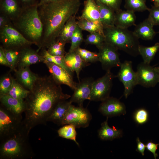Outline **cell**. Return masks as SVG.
Listing matches in <instances>:
<instances>
[{
    "label": "cell",
    "instance_id": "cell-1",
    "mask_svg": "<svg viewBox=\"0 0 159 159\" xmlns=\"http://www.w3.org/2000/svg\"><path fill=\"white\" fill-rule=\"evenodd\" d=\"M71 97L63 92L61 85L57 83L51 75L39 76L24 100L23 122L26 130L29 132L35 126L45 124L57 104Z\"/></svg>",
    "mask_w": 159,
    "mask_h": 159
},
{
    "label": "cell",
    "instance_id": "cell-2",
    "mask_svg": "<svg viewBox=\"0 0 159 159\" xmlns=\"http://www.w3.org/2000/svg\"><path fill=\"white\" fill-rule=\"evenodd\" d=\"M80 4V0H60L38 6L43 26L41 49L47 48L57 39L67 21L77 14Z\"/></svg>",
    "mask_w": 159,
    "mask_h": 159
},
{
    "label": "cell",
    "instance_id": "cell-3",
    "mask_svg": "<svg viewBox=\"0 0 159 159\" xmlns=\"http://www.w3.org/2000/svg\"><path fill=\"white\" fill-rule=\"evenodd\" d=\"M38 2L22 8L19 15L12 21L15 29L37 47L38 52L41 49L43 32L42 24L38 14Z\"/></svg>",
    "mask_w": 159,
    "mask_h": 159
},
{
    "label": "cell",
    "instance_id": "cell-4",
    "mask_svg": "<svg viewBox=\"0 0 159 159\" xmlns=\"http://www.w3.org/2000/svg\"><path fill=\"white\" fill-rule=\"evenodd\" d=\"M29 132L24 125L15 132L1 138L0 158L23 159L34 155L28 140Z\"/></svg>",
    "mask_w": 159,
    "mask_h": 159
},
{
    "label": "cell",
    "instance_id": "cell-5",
    "mask_svg": "<svg viewBox=\"0 0 159 159\" xmlns=\"http://www.w3.org/2000/svg\"><path fill=\"white\" fill-rule=\"evenodd\" d=\"M103 32L106 43L131 56L139 55V39L133 32L115 26L103 28Z\"/></svg>",
    "mask_w": 159,
    "mask_h": 159
},
{
    "label": "cell",
    "instance_id": "cell-6",
    "mask_svg": "<svg viewBox=\"0 0 159 159\" xmlns=\"http://www.w3.org/2000/svg\"><path fill=\"white\" fill-rule=\"evenodd\" d=\"M0 41L1 46L6 49H21L33 44L15 29L12 24L0 29Z\"/></svg>",
    "mask_w": 159,
    "mask_h": 159
},
{
    "label": "cell",
    "instance_id": "cell-7",
    "mask_svg": "<svg viewBox=\"0 0 159 159\" xmlns=\"http://www.w3.org/2000/svg\"><path fill=\"white\" fill-rule=\"evenodd\" d=\"M24 125L21 115L15 114L2 106H0V139L15 132Z\"/></svg>",
    "mask_w": 159,
    "mask_h": 159
},
{
    "label": "cell",
    "instance_id": "cell-8",
    "mask_svg": "<svg viewBox=\"0 0 159 159\" xmlns=\"http://www.w3.org/2000/svg\"><path fill=\"white\" fill-rule=\"evenodd\" d=\"M115 77L110 70H109L106 71L104 76L94 80L90 100L102 102L110 97Z\"/></svg>",
    "mask_w": 159,
    "mask_h": 159
},
{
    "label": "cell",
    "instance_id": "cell-9",
    "mask_svg": "<svg viewBox=\"0 0 159 159\" xmlns=\"http://www.w3.org/2000/svg\"><path fill=\"white\" fill-rule=\"evenodd\" d=\"M92 118L90 113L87 109L83 106L75 107L72 104L61 125L72 124L76 128L86 127L89 125Z\"/></svg>",
    "mask_w": 159,
    "mask_h": 159
},
{
    "label": "cell",
    "instance_id": "cell-10",
    "mask_svg": "<svg viewBox=\"0 0 159 159\" xmlns=\"http://www.w3.org/2000/svg\"><path fill=\"white\" fill-rule=\"evenodd\" d=\"M117 77L123 84L124 95L126 98L132 93L134 87L137 85L136 73L133 69L131 61H125L121 63Z\"/></svg>",
    "mask_w": 159,
    "mask_h": 159
},
{
    "label": "cell",
    "instance_id": "cell-11",
    "mask_svg": "<svg viewBox=\"0 0 159 159\" xmlns=\"http://www.w3.org/2000/svg\"><path fill=\"white\" fill-rule=\"evenodd\" d=\"M98 49L99 61L104 70L107 71L114 67H120L122 63L118 50L105 42Z\"/></svg>",
    "mask_w": 159,
    "mask_h": 159
},
{
    "label": "cell",
    "instance_id": "cell-12",
    "mask_svg": "<svg viewBox=\"0 0 159 159\" xmlns=\"http://www.w3.org/2000/svg\"><path fill=\"white\" fill-rule=\"evenodd\" d=\"M137 70V85L148 88L154 87L159 82V74L150 64L142 62Z\"/></svg>",
    "mask_w": 159,
    "mask_h": 159
},
{
    "label": "cell",
    "instance_id": "cell-13",
    "mask_svg": "<svg viewBox=\"0 0 159 159\" xmlns=\"http://www.w3.org/2000/svg\"><path fill=\"white\" fill-rule=\"evenodd\" d=\"M43 62L46 65L50 74L57 83L66 85L73 90L76 88L77 83L73 80V76L60 66L46 61Z\"/></svg>",
    "mask_w": 159,
    "mask_h": 159
},
{
    "label": "cell",
    "instance_id": "cell-14",
    "mask_svg": "<svg viewBox=\"0 0 159 159\" xmlns=\"http://www.w3.org/2000/svg\"><path fill=\"white\" fill-rule=\"evenodd\" d=\"M94 80L92 77H87L82 79L77 83L76 88L69 101L74 102L79 106H83L84 102L90 100L92 86Z\"/></svg>",
    "mask_w": 159,
    "mask_h": 159
},
{
    "label": "cell",
    "instance_id": "cell-15",
    "mask_svg": "<svg viewBox=\"0 0 159 159\" xmlns=\"http://www.w3.org/2000/svg\"><path fill=\"white\" fill-rule=\"evenodd\" d=\"M102 102L98 111L107 117L120 116L126 114L125 104L116 98L110 97Z\"/></svg>",
    "mask_w": 159,
    "mask_h": 159
},
{
    "label": "cell",
    "instance_id": "cell-16",
    "mask_svg": "<svg viewBox=\"0 0 159 159\" xmlns=\"http://www.w3.org/2000/svg\"><path fill=\"white\" fill-rule=\"evenodd\" d=\"M44 60L43 57L31 47H25L21 50L20 56L17 69L23 68L32 64L42 62Z\"/></svg>",
    "mask_w": 159,
    "mask_h": 159
},
{
    "label": "cell",
    "instance_id": "cell-17",
    "mask_svg": "<svg viewBox=\"0 0 159 159\" xmlns=\"http://www.w3.org/2000/svg\"><path fill=\"white\" fill-rule=\"evenodd\" d=\"M64 57L67 66L72 72H75L79 82L80 71L83 68L89 65L90 64L84 61L76 50L68 52L66 53Z\"/></svg>",
    "mask_w": 159,
    "mask_h": 159
},
{
    "label": "cell",
    "instance_id": "cell-18",
    "mask_svg": "<svg viewBox=\"0 0 159 159\" xmlns=\"http://www.w3.org/2000/svg\"><path fill=\"white\" fill-rule=\"evenodd\" d=\"M14 72L17 81L25 89L31 91L39 76L32 72L29 67L17 69Z\"/></svg>",
    "mask_w": 159,
    "mask_h": 159
},
{
    "label": "cell",
    "instance_id": "cell-19",
    "mask_svg": "<svg viewBox=\"0 0 159 159\" xmlns=\"http://www.w3.org/2000/svg\"><path fill=\"white\" fill-rule=\"evenodd\" d=\"M1 105L6 109L14 113L21 115L25 109V104L24 99L14 98L7 94H0Z\"/></svg>",
    "mask_w": 159,
    "mask_h": 159
},
{
    "label": "cell",
    "instance_id": "cell-20",
    "mask_svg": "<svg viewBox=\"0 0 159 159\" xmlns=\"http://www.w3.org/2000/svg\"><path fill=\"white\" fill-rule=\"evenodd\" d=\"M22 9L19 0H0V13L13 21L19 15Z\"/></svg>",
    "mask_w": 159,
    "mask_h": 159
},
{
    "label": "cell",
    "instance_id": "cell-21",
    "mask_svg": "<svg viewBox=\"0 0 159 159\" xmlns=\"http://www.w3.org/2000/svg\"><path fill=\"white\" fill-rule=\"evenodd\" d=\"M136 16L135 12L126 10L120 9L115 12V26L121 28L128 29L129 27L136 26Z\"/></svg>",
    "mask_w": 159,
    "mask_h": 159
},
{
    "label": "cell",
    "instance_id": "cell-22",
    "mask_svg": "<svg viewBox=\"0 0 159 159\" xmlns=\"http://www.w3.org/2000/svg\"><path fill=\"white\" fill-rule=\"evenodd\" d=\"M71 102L67 100L60 101L55 106L47 121H51L58 125H61L71 105Z\"/></svg>",
    "mask_w": 159,
    "mask_h": 159
},
{
    "label": "cell",
    "instance_id": "cell-23",
    "mask_svg": "<svg viewBox=\"0 0 159 159\" xmlns=\"http://www.w3.org/2000/svg\"><path fill=\"white\" fill-rule=\"evenodd\" d=\"M153 26L147 18L136 25L133 32L139 39H141L145 40H151L157 33L153 28Z\"/></svg>",
    "mask_w": 159,
    "mask_h": 159
},
{
    "label": "cell",
    "instance_id": "cell-24",
    "mask_svg": "<svg viewBox=\"0 0 159 159\" xmlns=\"http://www.w3.org/2000/svg\"><path fill=\"white\" fill-rule=\"evenodd\" d=\"M81 15L79 17L92 21L101 23L100 12L95 0H85Z\"/></svg>",
    "mask_w": 159,
    "mask_h": 159
},
{
    "label": "cell",
    "instance_id": "cell-25",
    "mask_svg": "<svg viewBox=\"0 0 159 159\" xmlns=\"http://www.w3.org/2000/svg\"><path fill=\"white\" fill-rule=\"evenodd\" d=\"M95 1L99 9L100 21L103 27L115 26V12L107 6L97 1Z\"/></svg>",
    "mask_w": 159,
    "mask_h": 159
},
{
    "label": "cell",
    "instance_id": "cell-26",
    "mask_svg": "<svg viewBox=\"0 0 159 159\" xmlns=\"http://www.w3.org/2000/svg\"><path fill=\"white\" fill-rule=\"evenodd\" d=\"M77 26L76 15L71 17L66 22L56 40L66 44L71 42V38Z\"/></svg>",
    "mask_w": 159,
    "mask_h": 159
},
{
    "label": "cell",
    "instance_id": "cell-27",
    "mask_svg": "<svg viewBox=\"0 0 159 159\" xmlns=\"http://www.w3.org/2000/svg\"><path fill=\"white\" fill-rule=\"evenodd\" d=\"M108 117L106 120L102 122L101 127L98 131L99 138L103 140H112L114 139L121 137L122 135V131L117 130L115 127H111L108 124Z\"/></svg>",
    "mask_w": 159,
    "mask_h": 159
},
{
    "label": "cell",
    "instance_id": "cell-28",
    "mask_svg": "<svg viewBox=\"0 0 159 159\" xmlns=\"http://www.w3.org/2000/svg\"><path fill=\"white\" fill-rule=\"evenodd\" d=\"M77 18V25L82 30L90 33L99 32L104 35L103 27L101 23L92 21L79 17Z\"/></svg>",
    "mask_w": 159,
    "mask_h": 159
},
{
    "label": "cell",
    "instance_id": "cell-29",
    "mask_svg": "<svg viewBox=\"0 0 159 159\" xmlns=\"http://www.w3.org/2000/svg\"><path fill=\"white\" fill-rule=\"evenodd\" d=\"M159 49V43L153 45L146 47L140 45L139 48V55L142 56L144 63L150 64Z\"/></svg>",
    "mask_w": 159,
    "mask_h": 159
},
{
    "label": "cell",
    "instance_id": "cell-30",
    "mask_svg": "<svg viewBox=\"0 0 159 159\" xmlns=\"http://www.w3.org/2000/svg\"><path fill=\"white\" fill-rule=\"evenodd\" d=\"M30 91L25 89L14 78L11 87L7 94L12 97L18 99L24 100Z\"/></svg>",
    "mask_w": 159,
    "mask_h": 159
},
{
    "label": "cell",
    "instance_id": "cell-31",
    "mask_svg": "<svg viewBox=\"0 0 159 159\" xmlns=\"http://www.w3.org/2000/svg\"><path fill=\"white\" fill-rule=\"evenodd\" d=\"M3 48L9 64L10 71H15L17 69L21 49Z\"/></svg>",
    "mask_w": 159,
    "mask_h": 159
},
{
    "label": "cell",
    "instance_id": "cell-32",
    "mask_svg": "<svg viewBox=\"0 0 159 159\" xmlns=\"http://www.w3.org/2000/svg\"><path fill=\"white\" fill-rule=\"evenodd\" d=\"M41 50L42 52L40 54L43 57L44 61L52 62L60 66L73 76V72L69 69L66 64L64 56L52 55L48 52L46 49H43Z\"/></svg>",
    "mask_w": 159,
    "mask_h": 159
},
{
    "label": "cell",
    "instance_id": "cell-33",
    "mask_svg": "<svg viewBox=\"0 0 159 159\" xmlns=\"http://www.w3.org/2000/svg\"><path fill=\"white\" fill-rule=\"evenodd\" d=\"M76 128L72 125L67 124L59 128L57 132L60 137L72 140L79 146V144L76 140L77 133Z\"/></svg>",
    "mask_w": 159,
    "mask_h": 159
},
{
    "label": "cell",
    "instance_id": "cell-34",
    "mask_svg": "<svg viewBox=\"0 0 159 159\" xmlns=\"http://www.w3.org/2000/svg\"><path fill=\"white\" fill-rule=\"evenodd\" d=\"M146 0H125L124 7L126 10L135 12H143L148 11L146 5Z\"/></svg>",
    "mask_w": 159,
    "mask_h": 159
},
{
    "label": "cell",
    "instance_id": "cell-35",
    "mask_svg": "<svg viewBox=\"0 0 159 159\" xmlns=\"http://www.w3.org/2000/svg\"><path fill=\"white\" fill-rule=\"evenodd\" d=\"M84 41L86 44L95 45L98 49L105 42L104 35L97 32L90 33L87 36Z\"/></svg>",
    "mask_w": 159,
    "mask_h": 159
},
{
    "label": "cell",
    "instance_id": "cell-36",
    "mask_svg": "<svg viewBox=\"0 0 159 159\" xmlns=\"http://www.w3.org/2000/svg\"><path fill=\"white\" fill-rule=\"evenodd\" d=\"M65 44L62 41L56 40L48 47L47 52L52 55L64 56L67 53L65 50Z\"/></svg>",
    "mask_w": 159,
    "mask_h": 159
},
{
    "label": "cell",
    "instance_id": "cell-37",
    "mask_svg": "<svg viewBox=\"0 0 159 159\" xmlns=\"http://www.w3.org/2000/svg\"><path fill=\"white\" fill-rule=\"evenodd\" d=\"M11 71L3 75L0 80V94H7L10 90L13 81Z\"/></svg>",
    "mask_w": 159,
    "mask_h": 159
},
{
    "label": "cell",
    "instance_id": "cell-38",
    "mask_svg": "<svg viewBox=\"0 0 159 159\" xmlns=\"http://www.w3.org/2000/svg\"><path fill=\"white\" fill-rule=\"evenodd\" d=\"M75 50L81 58L87 63H93L99 61L98 53L92 52L79 47Z\"/></svg>",
    "mask_w": 159,
    "mask_h": 159
},
{
    "label": "cell",
    "instance_id": "cell-39",
    "mask_svg": "<svg viewBox=\"0 0 159 159\" xmlns=\"http://www.w3.org/2000/svg\"><path fill=\"white\" fill-rule=\"evenodd\" d=\"M82 30L77 26L71 38V45L69 52H72L75 50L83 41Z\"/></svg>",
    "mask_w": 159,
    "mask_h": 159
},
{
    "label": "cell",
    "instance_id": "cell-40",
    "mask_svg": "<svg viewBox=\"0 0 159 159\" xmlns=\"http://www.w3.org/2000/svg\"><path fill=\"white\" fill-rule=\"evenodd\" d=\"M134 118L135 122L139 124L146 123L148 119V113L144 108H140L137 110L134 114Z\"/></svg>",
    "mask_w": 159,
    "mask_h": 159
},
{
    "label": "cell",
    "instance_id": "cell-41",
    "mask_svg": "<svg viewBox=\"0 0 159 159\" xmlns=\"http://www.w3.org/2000/svg\"><path fill=\"white\" fill-rule=\"evenodd\" d=\"M148 11V19L153 26L159 25V6H153Z\"/></svg>",
    "mask_w": 159,
    "mask_h": 159
},
{
    "label": "cell",
    "instance_id": "cell-42",
    "mask_svg": "<svg viewBox=\"0 0 159 159\" xmlns=\"http://www.w3.org/2000/svg\"><path fill=\"white\" fill-rule=\"evenodd\" d=\"M100 2L113 9L115 12L120 9L122 0H95Z\"/></svg>",
    "mask_w": 159,
    "mask_h": 159
},
{
    "label": "cell",
    "instance_id": "cell-43",
    "mask_svg": "<svg viewBox=\"0 0 159 159\" xmlns=\"http://www.w3.org/2000/svg\"><path fill=\"white\" fill-rule=\"evenodd\" d=\"M159 143L156 144L151 141L148 142L146 145V148L147 150L152 153L155 159H156L158 155L156 153V151L158 148Z\"/></svg>",
    "mask_w": 159,
    "mask_h": 159
},
{
    "label": "cell",
    "instance_id": "cell-44",
    "mask_svg": "<svg viewBox=\"0 0 159 159\" xmlns=\"http://www.w3.org/2000/svg\"><path fill=\"white\" fill-rule=\"evenodd\" d=\"M12 24L11 21L7 16L0 13V29Z\"/></svg>",
    "mask_w": 159,
    "mask_h": 159
},
{
    "label": "cell",
    "instance_id": "cell-45",
    "mask_svg": "<svg viewBox=\"0 0 159 159\" xmlns=\"http://www.w3.org/2000/svg\"><path fill=\"white\" fill-rule=\"evenodd\" d=\"M0 64L9 67V64L4 48L1 45L0 46Z\"/></svg>",
    "mask_w": 159,
    "mask_h": 159
},
{
    "label": "cell",
    "instance_id": "cell-46",
    "mask_svg": "<svg viewBox=\"0 0 159 159\" xmlns=\"http://www.w3.org/2000/svg\"><path fill=\"white\" fill-rule=\"evenodd\" d=\"M137 148L136 150L140 153L143 156L144 155V151L146 148V145L142 142L139 138L136 139Z\"/></svg>",
    "mask_w": 159,
    "mask_h": 159
},
{
    "label": "cell",
    "instance_id": "cell-47",
    "mask_svg": "<svg viewBox=\"0 0 159 159\" xmlns=\"http://www.w3.org/2000/svg\"><path fill=\"white\" fill-rule=\"evenodd\" d=\"M22 8L34 5L39 2L36 0H19Z\"/></svg>",
    "mask_w": 159,
    "mask_h": 159
},
{
    "label": "cell",
    "instance_id": "cell-48",
    "mask_svg": "<svg viewBox=\"0 0 159 159\" xmlns=\"http://www.w3.org/2000/svg\"><path fill=\"white\" fill-rule=\"evenodd\" d=\"M60 0H40L38 2V6L49 3L51 2H53L56 1H57Z\"/></svg>",
    "mask_w": 159,
    "mask_h": 159
},
{
    "label": "cell",
    "instance_id": "cell-49",
    "mask_svg": "<svg viewBox=\"0 0 159 159\" xmlns=\"http://www.w3.org/2000/svg\"><path fill=\"white\" fill-rule=\"evenodd\" d=\"M155 6H159V0H151Z\"/></svg>",
    "mask_w": 159,
    "mask_h": 159
},
{
    "label": "cell",
    "instance_id": "cell-50",
    "mask_svg": "<svg viewBox=\"0 0 159 159\" xmlns=\"http://www.w3.org/2000/svg\"><path fill=\"white\" fill-rule=\"evenodd\" d=\"M155 70L159 74V66L154 67Z\"/></svg>",
    "mask_w": 159,
    "mask_h": 159
},
{
    "label": "cell",
    "instance_id": "cell-51",
    "mask_svg": "<svg viewBox=\"0 0 159 159\" xmlns=\"http://www.w3.org/2000/svg\"></svg>",
    "mask_w": 159,
    "mask_h": 159
},
{
    "label": "cell",
    "instance_id": "cell-52",
    "mask_svg": "<svg viewBox=\"0 0 159 159\" xmlns=\"http://www.w3.org/2000/svg\"></svg>",
    "mask_w": 159,
    "mask_h": 159
}]
</instances>
